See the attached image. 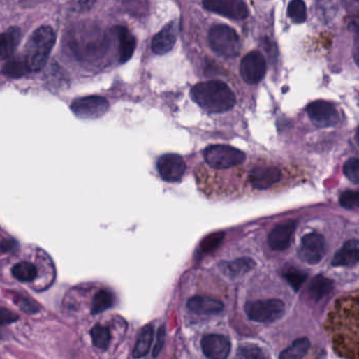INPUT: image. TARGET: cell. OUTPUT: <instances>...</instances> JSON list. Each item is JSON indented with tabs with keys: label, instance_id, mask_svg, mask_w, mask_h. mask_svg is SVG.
I'll list each match as a JSON object with an SVG mask.
<instances>
[{
	"label": "cell",
	"instance_id": "cell-34",
	"mask_svg": "<svg viewBox=\"0 0 359 359\" xmlns=\"http://www.w3.org/2000/svg\"><path fill=\"white\" fill-rule=\"evenodd\" d=\"M16 304L24 312L29 313V314H36L41 311V308L36 302H33L31 298H24V296H18V298H16Z\"/></svg>",
	"mask_w": 359,
	"mask_h": 359
},
{
	"label": "cell",
	"instance_id": "cell-24",
	"mask_svg": "<svg viewBox=\"0 0 359 359\" xmlns=\"http://www.w3.org/2000/svg\"><path fill=\"white\" fill-rule=\"evenodd\" d=\"M309 348H310V340L308 338H298L289 348L286 349L279 357L281 359L302 358L308 353Z\"/></svg>",
	"mask_w": 359,
	"mask_h": 359
},
{
	"label": "cell",
	"instance_id": "cell-6",
	"mask_svg": "<svg viewBox=\"0 0 359 359\" xmlns=\"http://www.w3.org/2000/svg\"><path fill=\"white\" fill-rule=\"evenodd\" d=\"M109 101L103 96H86L75 99L71 105L74 115L82 119H97L107 113Z\"/></svg>",
	"mask_w": 359,
	"mask_h": 359
},
{
	"label": "cell",
	"instance_id": "cell-26",
	"mask_svg": "<svg viewBox=\"0 0 359 359\" xmlns=\"http://www.w3.org/2000/svg\"><path fill=\"white\" fill-rule=\"evenodd\" d=\"M115 302L113 293L108 290H101L97 292L96 295L93 298L92 314H99L105 312L108 309L112 308Z\"/></svg>",
	"mask_w": 359,
	"mask_h": 359
},
{
	"label": "cell",
	"instance_id": "cell-28",
	"mask_svg": "<svg viewBox=\"0 0 359 359\" xmlns=\"http://www.w3.org/2000/svg\"><path fill=\"white\" fill-rule=\"evenodd\" d=\"M288 16L295 24H302L307 20V8L302 0H292L288 7Z\"/></svg>",
	"mask_w": 359,
	"mask_h": 359
},
{
	"label": "cell",
	"instance_id": "cell-33",
	"mask_svg": "<svg viewBox=\"0 0 359 359\" xmlns=\"http://www.w3.org/2000/svg\"><path fill=\"white\" fill-rule=\"evenodd\" d=\"M344 175L354 184L359 182V161L358 159H351L344 163Z\"/></svg>",
	"mask_w": 359,
	"mask_h": 359
},
{
	"label": "cell",
	"instance_id": "cell-1",
	"mask_svg": "<svg viewBox=\"0 0 359 359\" xmlns=\"http://www.w3.org/2000/svg\"><path fill=\"white\" fill-rule=\"evenodd\" d=\"M191 98L207 113H225L233 109L236 97L225 82L219 80L200 82L193 87Z\"/></svg>",
	"mask_w": 359,
	"mask_h": 359
},
{
	"label": "cell",
	"instance_id": "cell-31",
	"mask_svg": "<svg viewBox=\"0 0 359 359\" xmlns=\"http://www.w3.org/2000/svg\"><path fill=\"white\" fill-rule=\"evenodd\" d=\"M339 203L346 210H357L359 205V194L357 191H346L339 197Z\"/></svg>",
	"mask_w": 359,
	"mask_h": 359
},
{
	"label": "cell",
	"instance_id": "cell-37",
	"mask_svg": "<svg viewBox=\"0 0 359 359\" xmlns=\"http://www.w3.org/2000/svg\"><path fill=\"white\" fill-rule=\"evenodd\" d=\"M336 3V0H318V8L323 12V17L333 16L334 12L329 9V5Z\"/></svg>",
	"mask_w": 359,
	"mask_h": 359
},
{
	"label": "cell",
	"instance_id": "cell-3",
	"mask_svg": "<svg viewBox=\"0 0 359 359\" xmlns=\"http://www.w3.org/2000/svg\"><path fill=\"white\" fill-rule=\"evenodd\" d=\"M209 43L215 53L224 57H235L242 49L237 33L225 24L212 27L209 31Z\"/></svg>",
	"mask_w": 359,
	"mask_h": 359
},
{
	"label": "cell",
	"instance_id": "cell-32",
	"mask_svg": "<svg viewBox=\"0 0 359 359\" xmlns=\"http://www.w3.org/2000/svg\"><path fill=\"white\" fill-rule=\"evenodd\" d=\"M237 357H242V358H265L267 355L263 353L258 346L255 344H244V346H240L238 349Z\"/></svg>",
	"mask_w": 359,
	"mask_h": 359
},
{
	"label": "cell",
	"instance_id": "cell-16",
	"mask_svg": "<svg viewBox=\"0 0 359 359\" xmlns=\"http://www.w3.org/2000/svg\"><path fill=\"white\" fill-rule=\"evenodd\" d=\"M22 41V31L17 27H11L0 33V60L11 58Z\"/></svg>",
	"mask_w": 359,
	"mask_h": 359
},
{
	"label": "cell",
	"instance_id": "cell-36",
	"mask_svg": "<svg viewBox=\"0 0 359 359\" xmlns=\"http://www.w3.org/2000/svg\"><path fill=\"white\" fill-rule=\"evenodd\" d=\"M165 337L166 329L163 325H161L157 331L156 344H155L154 350H153V357L159 356V353L163 350V344H165Z\"/></svg>",
	"mask_w": 359,
	"mask_h": 359
},
{
	"label": "cell",
	"instance_id": "cell-21",
	"mask_svg": "<svg viewBox=\"0 0 359 359\" xmlns=\"http://www.w3.org/2000/svg\"><path fill=\"white\" fill-rule=\"evenodd\" d=\"M334 288V282L329 278L323 277V276L318 275L310 282V286L308 288L309 296L311 300L318 302L323 300L325 296L331 293Z\"/></svg>",
	"mask_w": 359,
	"mask_h": 359
},
{
	"label": "cell",
	"instance_id": "cell-13",
	"mask_svg": "<svg viewBox=\"0 0 359 359\" xmlns=\"http://www.w3.org/2000/svg\"><path fill=\"white\" fill-rule=\"evenodd\" d=\"M298 221H286L276 226L268 237V242L272 250L284 251L291 246L293 242Z\"/></svg>",
	"mask_w": 359,
	"mask_h": 359
},
{
	"label": "cell",
	"instance_id": "cell-17",
	"mask_svg": "<svg viewBox=\"0 0 359 359\" xmlns=\"http://www.w3.org/2000/svg\"><path fill=\"white\" fill-rule=\"evenodd\" d=\"M359 244L357 240L346 242L334 255L333 267H352L358 263Z\"/></svg>",
	"mask_w": 359,
	"mask_h": 359
},
{
	"label": "cell",
	"instance_id": "cell-4",
	"mask_svg": "<svg viewBox=\"0 0 359 359\" xmlns=\"http://www.w3.org/2000/svg\"><path fill=\"white\" fill-rule=\"evenodd\" d=\"M205 163L214 169L224 170L242 165L246 161V154L233 147L215 145L207 147L203 152Z\"/></svg>",
	"mask_w": 359,
	"mask_h": 359
},
{
	"label": "cell",
	"instance_id": "cell-14",
	"mask_svg": "<svg viewBox=\"0 0 359 359\" xmlns=\"http://www.w3.org/2000/svg\"><path fill=\"white\" fill-rule=\"evenodd\" d=\"M201 349L207 358L225 359L231 352V342L225 336L210 334L201 339Z\"/></svg>",
	"mask_w": 359,
	"mask_h": 359
},
{
	"label": "cell",
	"instance_id": "cell-38",
	"mask_svg": "<svg viewBox=\"0 0 359 359\" xmlns=\"http://www.w3.org/2000/svg\"><path fill=\"white\" fill-rule=\"evenodd\" d=\"M17 247V244H16L15 240H3V242H1V244H0V248H1V250L6 251H12L14 250V249Z\"/></svg>",
	"mask_w": 359,
	"mask_h": 359
},
{
	"label": "cell",
	"instance_id": "cell-12",
	"mask_svg": "<svg viewBox=\"0 0 359 359\" xmlns=\"http://www.w3.org/2000/svg\"><path fill=\"white\" fill-rule=\"evenodd\" d=\"M282 172L275 166H256L249 175L251 186L257 190H267L280 182Z\"/></svg>",
	"mask_w": 359,
	"mask_h": 359
},
{
	"label": "cell",
	"instance_id": "cell-35",
	"mask_svg": "<svg viewBox=\"0 0 359 359\" xmlns=\"http://www.w3.org/2000/svg\"><path fill=\"white\" fill-rule=\"evenodd\" d=\"M18 321V316L12 311L0 308V325H10Z\"/></svg>",
	"mask_w": 359,
	"mask_h": 359
},
{
	"label": "cell",
	"instance_id": "cell-18",
	"mask_svg": "<svg viewBox=\"0 0 359 359\" xmlns=\"http://www.w3.org/2000/svg\"><path fill=\"white\" fill-rule=\"evenodd\" d=\"M188 308L191 312L196 314H219L224 310V304L207 296H194L189 300Z\"/></svg>",
	"mask_w": 359,
	"mask_h": 359
},
{
	"label": "cell",
	"instance_id": "cell-23",
	"mask_svg": "<svg viewBox=\"0 0 359 359\" xmlns=\"http://www.w3.org/2000/svg\"><path fill=\"white\" fill-rule=\"evenodd\" d=\"M29 72L30 68L24 57H14L8 60L3 68V75L14 80L24 78Z\"/></svg>",
	"mask_w": 359,
	"mask_h": 359
},
{
	"label": "cell",
	"instance_id": "cell-29",
	"mask_svg": "<svg viewBox=\"0 0 359 359\" xmlns=\"http://www.w3.org/2000/svg\"><path fill=\"white\" fill-rule=\"evenodd\" d=\"M224 238H225V233H224V232L210 234V235L207 236V237L203 240V242H201V251L205 253H210L212 252V251L217 250L219 244L223 242Z\"/></svg>",
	"mask_w": 359,
	"mask_h": 359
},
{
	"label": "cell",
	"instance_id": "cell-15",
	"mask_svg": "<svg viewBox=\"0 0 359 359\" xmlns=\"http://www.w3.org/2000/svg\"><path fill=\"white\" fill-rule=\"evenodd\" d=\"M176 39H177V24L176 22H172L155 35L151 45L152 51L157 55H165L173 49Z\"/></svg>",
	"mask_w": 359,
	"mask_h": 359
},
{
	"label": "cell",
	"instance_id": "cell-8",
	"mask_svg": "<svg viewBox=\"0 0 359 359\" xmlns=\"http://www.w3.org/2000/svg\"><path fill=\"white\" fill-rule=\"evenodd\" d=\"M265 73H267V62L261 52H250L242 58L240 64V75L247 84H258L263 80Z\"/></svg>",
	"mask_w": 359,
	"mask_h": 359
},
{
	"label": "cell",
	"instance_id": "cell-5",
	"mask_svg": "<svg viewBox=\"0 0 359 359\" xmlns=\"http://www.w3.org/2000/svg\"><path fill=\"white\" fill-rule=\"evenodd\" d=\"M244 311L249 318L255 323H274L284 316V304L279 300H257L248 302Z\"/></svg>",
	"mask_w": 359,
	"mask_h": 359
},
{
	"label": "cell",
	"instance_id": "cell-25",
	"mask_svg": "<svg viewBox=\"0 0 359 359\" xmlns=\"http://www.w3.org/2000/svg\"><path fill=\"white\" fill-rule=\"evenodd\" d=\"M12 274L20 281L31 282L36 278L37 268L29 261H22L14 265Z\"/></svg>",
	"mask_w": 359,
	"mask_h": 359
},
{
	"label": "cell",
	"instance_id": "cell-2",
	"mask_svg": "<svg viewBox=\"0 0 359 359\" xmlns=\"http://www.w3.org/2000/svg\"><path fill=\"white\" fill-rule=\"evenodd\" d=\"M55 43L56 33L52 27L41 26L32 33L22 56L30 72H38L45 68Z\"/></svg>",
	"mask_w": 359,
	"mask_h": 359
},
{
	"label": "cell",
	"instance_id": "cell-7",
	"mask_svg": "<svg viewBox=\"0 0 359 359\" xmlns=\"http://www.w3.org/2000/svg\"><path fill=\"white\" fill-rule=\"evenodd\" d=\"M327 253L325 237L318 233H309L302 240L298 248V256L308 265H317L323 261Z\"/></svg>",
	"mask_w": 359,
	"mask_h": 359
},
{
	"label": "cell",
	"instance_id": "cell-22",
	"mask_svg": "<svg viewBox=\"0 0 359 359\" xmlns=\"http://www.w3.org/2000/svg\"><path fill=\"white\" fill-rule=\"evenodd\" d=\"M153 337H154V327L153 325H147L141 330L136 344L133 349L132 355L134 358H140L148 354L151 346H152Z\"/></svg>",
	"mask_w": 359,
	"mask_h": 359
},
{
	"label": "cell",
	"instance_id": "cell-9",
	"mask_svg": "<svg viewBox=\"0 0 359 359\" xmlns=\"http://www.w3.org/2000/svg\"><path fill=\"white\" fill-rule=\"evenodd\" d=\"M207 11L225 16L230 20H242L249 16V10L244 0H203Z\"/></svg>",
	"mask_w": 359,
	"mask_h": 359
},
{
	"label": "cell",
	"instance_id": "cell-30",
	"mask_svg": "<svg viewBox=\"0 0 359 359\" xmlns=\"http://www.w3.org/2000/svg\"><path fill=\"white\" fill-rule=\"evenodd\" d=\"M284 277L286 281L289 282L290 286H291L295 291H298L302 284L306 281L308 276H307V274L304 273V272L298 271V270H289V271L284 274Z\"/></svg>",
	"mask_w": 359,
	"mask_h": 359
},
{
	"label": "cell",
	"instance_id": "cell-19",
	"mask_svg": "<svg viewBox=\"0 0 359 359\" xmlns=\"http://www.w3.org/2000/svg\"><path fill=\"white\" fill-rule=\"evenodd\" d=\"M115 30L119 41V62L126 64L134 54L136 39L126 27H116Z\"/></svg>",
	"mask_w": 359,
	"mask_h": 359
},
{
	"label": "cell",
	"instance_id": "cell-20",
	"mask_svg": "<svg viewBox=\"0 0 359 359\" xmlns=\"http://www.w3.org/2000/svg\"><path fill=\"white\" fill-rule=\"evenodd\" d=\"M255 265L256 263L252 258L242 257V258H237L235 261H224V263H219V269L228 277L236 278L254 269Z\"/></svg>",
	"mask_w": 359,
	"mask_h": 359
},
{
	"label": "cell",
	"instance_id": "cell-10",
	"mask_svg": "<svg viewBox=\"0 0 359 359\" xmlns=\"http://www.w3.org/2000/svg\"><path fill=\"white\" fill-rule=\"evenodd\" d=\"M307 113L311 122L317 128H330L339 122V114L333 103L325 101H316L307 107Z\"/></svg>",
	"mask_w": 359,
	"mask_h": 359
},
{
	"label": "cell",
	"instance_id": "cell-11",
	"mask_svg": "<svg viewBox=\"0 0 359 359\" xmlns=\"http://www.w3.org/2000/svg\"><path fill=\"white\" fill-rule=\"evenodd\" d=\"M159 175L166 182H175L182 180L186 173V166L180 155L166 154L159 157L157 161Z\"/></svg>",
	"mask_w": 359,
	"mask_h": 359
},
{
	"label": "cell",
	"instance_id": "cell-27",
	"mask_svg": "<svg viewBox=\"0 0 359 359\" xmlns=\"http://www.w3.org/2000/svg\"><path fill=\"white\" fill-rule=\"evenodd\" d=\"M91 338H92L93 344L97 349L107 350L111 342V333L108 328L97 325L91 330Z\"/></svg>",
	"mask_w": 359,
	"mask_h": 359
}]
</instances>
